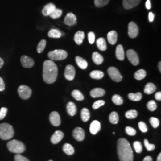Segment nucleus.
Listing matches in <instances>:
<instances>
[{
  "instance_id": "nucleus-2",
  "label": "nucleus",
  "mask_w": 161,
  "mask_h": 161,
  "mask_svg": "<svg viewBox=\"0 0 161 161\" xmlns=\"http://www.w3.org/2000/svg\"><path fill=\"white\" fill-rule=\"evenodd\" d=\"M58 75V68L53 60H47L43 63V80L47 84L54 82Z\"/></svg>"
},
{
  "instance_id": "nucleus-33",
  "label": "nucleus",
  "mask_w": 161,
  "mask_h": 161,
  "mask_svg": "<svg viewBox=\"0 0 161 161\" xmlns=\"http://www.w3.org/2000/svg\"><path fill=\"white\" fill-rule=\"evenodd\" d=\"M72 96L73 98L78 101H82L84 100V96L82 93L80 92V91L78 89H75L72 92Z\"/></svg>"
},
{
  "instance_id": "nucleus-43",
  "label": "nucleus",
  "mask_w": 161,
  "mask_h": 161,
  "mask_svg": "<svg viewBox=\"0 0 161 161\" xmlns=\"http://www.w3.org/2000/svg\"><path fill=\"white\" fill-rule=\"evenodd\" d=\"M147 109L150 110V111H155L156 108H157V105L156 103V102L154 100H151L149 101L147 104Z\"/></svg>"
},
{
  "instance_id": "nucleus-47",
  "label": "nucleus",
  "mask_w": 161,
  "mask_h": 161,
  "mask_svg": "<svg viewBox=\"0 0 161 161\" xmlns=\"http://www.w3.org/2000/svg\"><path fill=\"white\" fill-rule=\"evenodd\" d=\"M138 127L142 133H146L148 130L147 125L143 121H140L138 122Z\"/></svg>"
},
{
  "instance_id": "nucleus-56",
  "label": "nucleus",
  "mask_w": 161,
  "mask_h": 161,
  "mask_svg": "<svg viewBox=\"0 0 161 161\" xmlns=\"http://www.w3.org/2000/svg\"><path fill=\"white\" fill-rule=\"evenodd\" d=\"M4 60L0 57V68H2V66H3V64H4Z\"/></svg>"
},
{
  "instance_id": "nucleus-7",
  "label": "nucleus",
  "mask_w": 161,
  "mask_h": 161,
  "mask_svg": "<svg viewBox=\"0 0 161 161\" xmlns=\"http://www.w3.org/2000/svg\"><path fill=\"white\" fill-rule=\"evenodd\" d=\"M108 74L110 78L115 82H120L122 80V76L118 69L115 67H110L108 68Z\"/></svg>"
},
{
  "instance_id": "nucleus-17",
  "label": "nucleus",
  "mask_w": 161,
  "mask_h": 161,
  "mask_svg": "<svg viewBox=\"0 0 161 161\" xmlns=\"http://www.w3.org/2000/svg\"><path fill=\"white\" fill-rule=\"evenodd\" d=\"M101 129V125L100 122L97 120L93 121L89 126L90 133L93 135L97 134Z\"/></svg>"
},
{
  "instance_id": "nucleus-57",
  "label": "nucleus",
  "mask_w": 161,
  "mask_h": 161,
  "mask_svg": "<svg viewBox=\"0 0 161 161\" xmlns=\"http://www.w3.org/2000/svg\"><path fill=\"white\" fill-rule=\"evenodd\" d=\"M157 161H161V153H160L157 158Z\"/></svg>"
},
{
  "instance_id": "nucleus-46",
  "label": "nucleus",
  "mask_w": 161,
  "mask_h": 161,
  "mask_svg": "<svg viewBox=\"0 0 161 161\" xmlns=\"http://www.w3.org/2000/svg\"><path fill=\"white\" fill-rule=\"evenodd\" d=\"M125 132L128 135L131 136H134L136 134V130L130 126H126L125 128Z\"/></svg>"
},
{
  "instance_id": "nucleus-9",
  "label": "nucleus",
  "mask_w": 161,
  "mask_h": 161,
  "mask_svg": "<svg viewBox=\"0 0 161 161\" xmlns=\"http://www.w3.org/2000/svg\"><path fill=\"white\" fill-rule=\"evenodd\" d=\"M75 76V69L74 67L71 65L68 64L66 66L65 68V71H64V77L65 78L68 80H72Z\"/></svg>"
},
{
  "instance_id": "nucleus-12",
  "label": "nucleus",
  "mask_w": 161,
  "mask_h": 161,
  "mask_svg": "<svg viewBox=\"0 0 161 161\" xmlns=\"http://www.w3.org/2000/svg\"><path fill=\"white\" fill-rule=\"evenodd\" d=\"M20 62L22 66L26 68H31L33 67L35 63L34 60L32 58L25 55H23L21 57Z\"/></svg>"
},
{
  "instance_id": "nucleus-41",
  "label": "nucleus",
  "mask_w": 161,
  "mask_h": 161,
  "mask_svg": "<svg viewBox=\"0 0 161 161\" xmlns=\"http://www.w3.org/2000/svg\"><path fill=\"white\" fill-rule=\"evenodd\" d=\"M133 147L135 151L137 153H140L143 151L142 145L140 142H134L133 143Z\"/></svg>"
},
{
  "instance_id": "nucleus-5",
  "label": "nucleus",
  "mask_w": 161,
  "mask_h": 161,
  "mask_svg": "<svg viewBox=\"0 0 161 161\" xmlns=\"http://www.w3.org/2000/svg\"><path fill=\"white\" fill-rule=\"evenodd\" d=\"M68 56V53L63 50H55L48 53V57L51 60H62Z\"/></svg>"
},
{
  "instance_id": "nucleus-25",
  "label": "nucleus",
  "mask_w": 161,
  "mask_h": 161,
  "mask_svg": "<svg viewBox=\"0 0 161 161\" xmlns=\"http://www.w3.org/2000/svg\"><path fill=\"white\" fill-rule=\"evenodd\" d=\"M156 87L155 85H154V84L152 82H149L146 85L144 89V92L147 94H151L156 91Z\"/></svg>"
},
{
  "instance_id": "nucleus-15",
  "label": "nucleus",
  "mask_w": 161,
  "mask_h": 161,
  "mask_svg": "<svg viewBox=\"0 0 161 161\" xmlns=\"http://www.w3.org/2000/svg\"><path fill=\"white\" fill-rule=\"evenodd\" d=\"M141 1L142 0H123L122 4L124 9L129 10L139 5Z\"/></svg>"
},
{
  "instance_id": "nucleus-39",
  "label": "nucleus",
  "mask_w": 161,
  "mask_h": 161,
  "mask_svg": "<svg viewBox=\"0 0 161 161\" xmlns=\"http://www.w3.org/2000/svg\"><path fill=\"white\" fill-rule=\"evenodd\" d=\"M110 0H94V4L97 7H103L106 6Z\"/></svg>"
},
{
  "instance_id": "nucleus-54",
  "label": "nucleus",
  "mask_w": 161,
  "mask_h": 161,
  "mask_svg": "<svg viewBox=\"0 0 161 161\" xmlns=\"http://www.w3.org/2000/svg\"><path fill=\"white\" fill-rule=\"evenodd\" d=\"M149 20L151 22H153V20H154V14H153L152 12H150L149 13Z\"/></svg>"
},
{
  "instance_id": "nucleus-44",
  "label": "nucleus",
  "mask_w": 161,
  "mask_h": 161,
  "mask_svg": "<svg viewBox=\"0 0 161 161\" xmlns=\"http://www.w3.org/2000/svg\"><path fill=\"white\" fill-rule=\"evenodd\" d=\"M144 146H145L146 149L148 151H153L155 149V144L149 143V142H148V140L147 139H144Z\"/></svg>"
},
{
  "instance_id": "nucleus-8",
  "label": "nucleus",
  "mask_w": 161,
  "mask_h": 161,
  "mask_svg": "<svg viewBox=\"0 0 161 161\" xmlns=\"http://www.w3.org/2000/svg\"><path fill=\"white\" fill-rule=\"evenodd\" d=\"M126 56L129 61L134 66H137L139 63V59L137 53L134 50H128L126 52Z\"/></svg>"
},
{
  "instance_id": "nucleus-16",
  "label": "nucleus",
  "mask_w": 161,
  "mask_h": 161,
  "mask_svg": "<svg viewBox=\"0 0 161 161\" xmlns=\"http://www.w3.org/2000/svg\"><path fill=\"white\" fill-rule=\"evenodd\" d=\"M64 134L62 131H56L51 137V142L54 144H56L62 140Z\"/></svg>"
},
{
  "instance_id": "nucleus-35",
  "label": "nucleus",
  "mask_w": 161,
  "mask_h": 161,
  "mask_svg": "<svg viewBox=\"0 0 161 161\" xmlns=\"http://www.w3.org/2000/svg\"><path fill=\"white\" fill-rule=\"evenodd\" d=\"M119 115L116 112H112L109 115V121L113 124H117L119 122Z\"/></svg>"
},
{
  "instance_id": "nucleus-20",
  "label": "nucleus",
  "mask_w": 161,
  "mask_h": 161,
  "mask_svg": "<svg viewBox=\"0 0 161 161\" xmlns=\"http://www.w3.org/2000/svg\"><path fill=\"white\" fill-rule=\"evenodd\" d=\"M55 9H56V6L54 4L49 3L47 5H45L44 7L43 11H42L43 14L44 16H48Z\"/></svg>"
},
{
  "instance_id": "nucleus-14",
  "label": "nucleus",
  "mask_w": 161,
  "mask_h": 161,
  "mask_svg": "<svg viewBox=\"0 0 161 161\" xmlns=\"http://www.w3.org/2000/svg\"><path fill=\"white\" fill-rule=\"evenodd\" d=\"M76 17L72 13H68L64 20V24L68 26H73L76 25Z\"/></svg>"
},
{
  "instance_id": "nucleus-1",
  "label": "nucleus",
  "mask_w": 161,
  "mask_h": 161,
  "mask_svg": "<svg viewBox=\"0 0 161 161\" xmlns=\"http://www.w3.org/2000/svg\"><path fill=\"white\" fill-rule=\"evenodd\" d=\"M118 155L120 161H133L134 154L128 141L124 138H119L117 143Z\"/></svg>"
},
{
  "instance_id": "nucleus-37",
  "label": "nucleus",
  "mask_w": 161,
  "mask_h": 161,
  "mask_svg": "<svg viewBox=\"0 0 161 161\" xmlns=\"http://www.w3.org/2000/svg\"><path fill=\"white\" fill-rule=\"evenodd\" d=\"M112 100V101L114 102V103L116 105H121L124 102V100H123L122 98L118 94L114 95Z\"/></svg>"
},
{
  "instance_id": "nucleus-11",
  "label": "nucleus",
  "mask_w": 161,
  "mask_h": 161,
  "mask_svg": "<svg viewBox=\"0 0 161 161\" xmlns=\"http://www.w3.org/2000/svg\"><path fill=\"white\" fill-rule=\"evenodd\" d=\"M73 136L77 141L82 142L85 138V132L82 128L76 127L73 131Z\"/></svg>"
},
{
  "instance_id": "nucleus-55",
  "label": "nucleus",
  "mask_w": 161,
  "mask_h": 161,
  "mask_svg": "<svg viewBox=\"0 0 161 161\" xmlns=\"http://www.w3.org/2000/svg\"><path fill=\"white\" fill-rule=\"evenodd\" d=\"M143 161H153V159L151 156H147L144 158Z\"/></svg>"
},
{
  "instance_id": "nucleus-10",
  "label": "nucleus",
  "mask_w": 161,
  "mask_h": 161,
  "mask_svg": "<svg viewBox=\"0 0 161 161\" xmlns=\"http://www.w3.org/2000/svg\"><path fill=\"white\" fill-rule=\"evenodd\" d=\"M138 34V27L134 22H130L128 24V35L131 38H136Z\"/></svg>"
},
{
  "instance_id": "nucleus-4",
  "label": "nucleus",
  "mask_w": 161,
  "mask_h": 161,
  "mask_svg": "<svg viewBox=\"0 0 161 161\" xmlns=\"http://www.w3.org/2000/svg\"><path fill=\"white\" fill-rule=\"evenodd\" d=\"M7 148L10 152L16 154H20L25 152L26 147L23 143L17 140H13L8 142Z\"/></svg>"
},
{
  "instance_id": "nucleus-50",
  "label": "nucleus",
  "mask_w": 161,
  "mask_h": 161,
  "mask_svg": "<svg viewBox=\"0 0 161 161\" xmlns=\"http://www.w3.org/2000/svg\"><path fill=\"white\" fill-rule=\"evenodd\" d=\"M88 38L89 44H93L95 41V34L93 32H89L88 34Z\"/></svg>"
},
{
  "instance_id": "nucleus-29",
  "label": "nucleus",
  "mask_w": 161,
  "mask_h": 161,
  "mask_svg": "<svg viewBox=\"0 0 161 161\" xmlns=\"http://www.w3.org/2000/svg\"><path fill=\"white\" fill-rule=\"evenodd\" d=\"M81 119L84 122H87L90 118L89 110L87 108H83L81 110Z\"/></svg>"
},
{
  "instance_id": "nucleus-3",
  "label": "nucleus",
  "mask_w": 161,
  "mask_h": 161,
  "mask_svg": "<svg viewBox=\"0 0 161 161\" xmlns=\"http://www.w3.org/2000/svg\"><path fill=\"white\" fill-rule=\"evenodd\" d=\"M14 134L13 126L8 123L0 124V138L4 140L11 139Z\"/></svg>"
},
{
  "instance_id": "nucleus-18",
  "label": "nucleus",
  "mask_w": 161,
  "mask_h": 161,
  "mask_svg": "<svg viewBox=\"0 0 161 161\" xmlns=\"http://www.w3.org/2000/svg\"><path fill=\"white\" fill-rule=\"evenodd\" d=\"M106 92L105 89L101 88H96L92 89L90 92V95L93 98H97L103 96L105 94Z\"/></svg>"
},
{
  "instance_id": "nucleus-6",
  "label": "nucleus",
  "mask_w": 161,
  "mask_h": 161,
  "mask_svg": "<svg viewBox=\"0 0 161 161\" xmlns=\"http://www.w3.org/2000/svg\"><path fill=\"white\" fill-rule=\"evenodd\" d=\"M18 93L22 99L27 100L31 96L32 90L27 85H22L18 88Z\"/></svg>"
},
{
  "instance_id": "nucleus-40",
  "label": "nucleus",
  "mask_w": 161,
  "mask_h": 161,
  "mask_svg": "<svg viewBox=\"0 0 161 161\" xmlns=\"http://www.w3.org/2000/svg\"><path fill=\"white\" fill-rule=\"evenodd\" d=\"M46 41L45 39L41 40L37 46V52L38 53H41L44 50L45 45H46Z\"/></svg>"
},
{
  "instance_id": "nucleus-58",
  "label": "nucleus",
  "mask_w": 161,
  "mask_h": 161,
  "mask_svg": "<svg viewBox=\"0 0 161 161\" xmlns=\"http://www.w3.org/2000/svg\"><path fill=\"white\" fill-rule=\"evenodd\" d=\"M161 62H160L159 63V71H160V72H161Z\"/></svg>"
},
{
  "instance_id": "nucleus-59",
  "label": "nucleus",
  "mask_w": 161,
  "mask_h": 161,
  "mask_svg": "<svg viewBox=\"0 0 161 161\" xmlns=\"http://www.w3.org/2000/svg\"><path fill=\"white\" fill-rule=\"evenodd\" d=\"M52 161V160H50V161Z\"/></svg>"
},
{
  "instance_id": "nucleus-45",
  "label": "nucleus",
  "mask_w": 161,
  "mask_h": 161,
  "mask_svg": "<svg viewBox=\"0 0 161 161\" xmlns=\"http://www.w3.org/2000/svg\"><path fill=\"white\" fill-rule=\"evenodd\" d=\"M105 101L104 100H97L95 101L93 105V108L94 109H97L99 107L105 105Z\"/></svg>"
},
{
  "instance_id": "nucleus-24",
  "label": "nucleus",
  "mask_w": 161,
  "mask_h": 161,
  "mask_svg": "<svg viewBox=\"0 0 161 161\" xmlns=\"http://www.w3.org/2000/svg\"><path fill=\"white\" fill-rule=\"evenodd\" d=\"M75 60L78 66L80 68V69H85L87 68L88 66L87 62L85 59H82V57H80V56H76L75 57Z\"/></svg>"
},
{
  "instance_id": "nucleus-28",
  "label": "nucleus",
  "mask_w": 161,
  "mask_h": 161,
  "mask_svg": "<svg viewBox=\"0 0 161 161\" xmlns=\"http://www.w3.org/2000/svg\"><path fill=\"white\" fill-rule=\"evenodd\" d=\"M63 151L68 155H72L75 153L73 147L69 143H65L63 146Z\"/></svg>"
},
{
  "instance_id": "nucleus-22",
  "label": "nucleus",
  "mask_w": 161,
  "mask_h": 161,
  "mask_svg": "<svg viewBox=\"0 0 161 161\" xmlns=\"http://www.w3.org/2000/svg\"><path fill=\"white\" fill-rule=\"evenodd\" d=\"M66 108H67V112L70 116H74L76 114V110H77L76 106L73 102L72 101L69 102L67 105Z\"/></svg>"
},
{
  "instance_id": "nucleus-53",
  "label": "nucleus",
  "mask_w": 161,
  "mask_h": 161,
  "mask_svg": "<svg viewBox=\"0 0 161 161\" xmlns=\"http://www.w3.org/2000/svg\"><path fill=\"white\" fill-rule=\"evenodd\" d=\"M146 9L149 10L151 9V0H147L146 2Z\"/></svg>"
},
{
  "instance_id": "nucleus-19",
  "label": "nucleus",
  "mask_w": 161,
  "mask_h": 161,
  "mask_svg": "<svg viewBox=\"0 0 161 161\" xmlns=\"http://www.w3.org/2000/svg\"><path fill=\"white\" fill-rule=\"evenodd\" d=\"M107 40L109 43L112 45L115 44L117 42L118 35L116 31H111L107 34Z\"/></svg>"
},
{
  "instance_id": "nucleus-49",
  "label": "nucleus",
  "mask_w": 161,
  "mask_h": 161,
  "mask_svg": "<svg viewBox=\"0 0 161 161\" xmlns=\"http://www.w3.org/2000/svg\"><path fill=\"white\" fill-rule=\"evenodd\" d=\"M15 161H29L26 157L21 155L20 154H16L14 156Z\"/></svg>"
},
{
  "instance_id": "nucleus-30",
  "label": "nucleus",
  "mask_w": 161,
  "mask_h": 161,
  "mask_svg": "<svg viewBox=\"0 0 161 161\" xmlns=\"http://www.w3.org/2000/svg\"><path fill=\"white\" fill-rule=\"evenodd\" d=\"M62 35V32L56 29H51L48 33V36L50 38H60Z\"/></svg>"
},
{
  "instance_id": "nucleus-42",
  "label": "nucleus",
  "mask_w": 161,
  "mask_h": 161,
  "mask_svg": "<svg viewBox=\"0 0 161 161\" xmlns=\"http://www.w3.org/2000/svg\"><path fill=\"white\" fill-rule=\"evenodd\" d=\"M149 122L151 123V124L154 128H156L159 126V121L158 118H155V117H151L150 118Z\"/></svg>"
},
{
  "instance_id": "nucleus-31",
  "label": "nucleus",
  "mask_w": 161,
  "mask_h": 161,
  "mask_svg": "<svg viewBox=\"0 0 161 161\" xmlns=\"http://www.w3.org/2000/svg\"><path fill=\"white\" fill-rule=\"evenodd\" d=\"M90 76L93 79L100 80L103 78L104 73L100 71H93L90 73Z\"/></svg>"
},
{
  "instance_id": "nucleus-48",
  "label": "nucleus",
  "mask_w": 161,
  "mask_h": 161,
  "mask_svg": "<svg viewBox=\"0 0 161 161\" xmlns=\"http://www.w3.org/2000/svg\"><path fill=\"white\" fill-rule=\"evenodd\" d=\"M8 109L6 107H2L0 109V120L3 119L7 114Z\"/></svg>"
},
{
  "instance_id": "nucleus-52",
  "label": "nucleus",
  "mask_w": 161,
  "mask_h": 161,
  "mask_svg": "<svg viewBox=\"0 0 161 161\" xmlns=\"http://www.w3.org/2000/svg\"><path fill=\"white\" fill-rule=\"evenodd\" d=\"M155 98L158 100V101H161V93L160 91L159 92H157L156 94H155Z\"/></svg>"
},
{
  "instance_id": "nucleus-38",
  "label": "nucleus",
  "mask_w": 161,
  "mask_h": 161,
  "mask_svg": "<svg viewBox=\"0 0 161 161\" xmlns=\"http://www.w3.org/2000/svg\"><path fill=\"white\" fill-rule=\"evenodd\" d=\"M138 115V112L135 110H130L125 113V117L128 119H134Z\"/></svg>"
},
{
  "instance_id": "nucleus-51",
  "label": "nucleus",
  "mask_w": 161,
  "mask_h": 161,
  "mask_svg": "<svg viewBox=\"0 0 161 161\" xmlns=\"http://www.w3.org/2000/svg\"><path fill=\"white\" fill-rule=\"evenodd\" d=\"M5 89V84L1 77H0V91H2Z\"/></svg>"
},
{
  "instance_id": "nucleus-13",
  "label": "nucleus",
  "mask_w": 161,
  "mask_h": 161,
  "mask_svg": "<svg viewBox=\"0 0 161 161\" xmlns=\"http://www.w3.org/2000/svg\"><path fill=\"white\" fill-rule=\"evenodd\" d=\"M50 121L52 125L55 126H58L60 125L61 119L58 112H53L50 114L49 117Z\"/></svg>"
},
{
  "instance_id": "nucleus-27",
  "label": "nucleus",
  "mask_w": 161,
  "mask_h": 161,
  "mask_svg": "<svg viewBox=\"0 0 161 161\" xmlns=\"http://www.w3.org/2000/svg\"><path fill=\"white\" fill-rule=\"evenodd\" d=\"M96 45H97V47H98V49L101 51H105L107 48L106 40L103 38H99L97 40Z\"/></svg>"
},
{
  "instance_id": "nucleus-32",
  "label": "nucleus",
  "mask_w": 161,
  "mask_h": 161,
  "mask_svg": "<svg viewBox=\"0 0 161 161\" xmlns=\"http://www.w3.org/2000/svg\"><path fill=\"white\" fill-rule=\"evenodd\" d=\"M146 76V72L144 69H140L134 73V78L137 80H142Z\"/></svg>"
},
{
  "instance_id": "nucleus-34",
  "label": "nucleus",
  "mask_w": 161,
  "mask_h": 161,
  "mask_svg": "<svg viewBox=\"0 0 161 161\" xmlns=\"http://www.w3.org/2000/svg\"><path fill=\"white\" fill-rule=\"evenodd\" d=\"M128 98L132 101H138L141 100V99L142 98V94L140 92L137 93H130L128 94Z\"/></svg>"
},
{
  "instance_id": "nucleus-36",
  "label": "nucleus",
  "mask_w": 161,
  "mask_h": 161,
  "mask_svg": "<svg viewBox=\"0 0 161 161\" xmlns=\"http://www.w3.org/2000/svg\"><path fill=\"white\" fill-rule=\"evenodd\" d=\"M62 14V10L61 9H56L50 14L49 16L52 19L59 18Z\"/></svg>"
},
{
  "instance_id": "nucleus-21",
  "label": "nucleus",
  "mask_w": 161,
  "mask_h": 161,
  "mask_svg": "<svg viewBox=\"0 0 161 161\" xmlns=\"http://www.w3.org/2000/svg\"><path fill=\"white\" fill-rule=\"evenodd\" d=\"M116 57L119 60H123L125 58V53L122 45H118L116 47Z\"/></svg>"
},
{
  "instance_id": "nucleus-23",
  "label": "nucleus",
  "mask_w": 161,
  "mask_h": 161,
  "mask_svg": "<svg viewBox=\"0 0 161 161\" xmlns=\"http://www.w3.org/2000/svg\"><path fill=\"white\" fill-rule=\"evenodd\" d=\"M85 34L82 31H78L74 36V41L78 45H80L84 39Z\"/></svg>"
},
{
  "instance_id": "nucleus-26",
  "label": "nucleus",
  "mask_w": 161,
  "mask_h": 161,
  "mask_svg": "<svg viewBox=\"0 0 161 161\" xmlns=\"http://www.w3.org/2000/svg\"><path fill=\"white\" fill-rule=\"evenodd\" d=\"M92 59L94 63L99 65L101 64L103 62V56L98 52H94L92 54Z\"/></svg>"
}]
</instances>
